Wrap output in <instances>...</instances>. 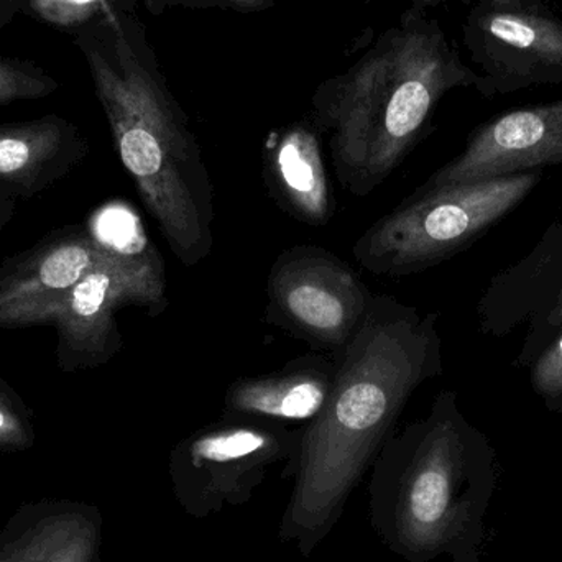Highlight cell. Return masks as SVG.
<instances>
[{
    "mask_svg": "<svg viewBox=\"0 0 562 562\" xmlns=\"http://www.w3.org/2000/svg\"><path fill=\"white\" fill-rule=\"evenodd\" d=\"M333 360L329 400L301 426L290 472L294 491L280 524L281 540L303 557L336 527L350 492L395 431L413 393L441 375L438 314L375 294L362 326Z\"/></svg>",
    "mask_w": 562,
    "mask_h": 562,
    "instance_id": "6da1fadb",
    "label": "cell"
},
{
    "mask_svg": "<svg viewBox=\"0 0 562 562\" xmlns=\"http://www.w3.org/2000/svg\"><path fill=\"white\" fill-rule=\"evenodd\" d=\"M119 158L187 269L214 247V190L190 119L171 92L134 2L72 32Z\"/></svg>",
    "mask_w": 562,
    "mask_h": 562,
    "instance_id": "7a4b0ae2",
    "label": "cell"
},
{
    "mask_svg": "<svg viewBox=\"0 0 562 562\" xmlns=\"http://www.w3.org/2000/svg\"><path fill=\"white\" fill-rule=\"evenodd\" d=\"M477 72L428 10L409 7L395 25L311 98V124L327 135L337 180L356 196L375 191L425 134L448 92Z\"/></svg>",
    "mask_w": 562,
    "mask_h": 562,
    "instance_id": "3957f363",
    "label": "cell"
},
{
    "mask_svg": "<svg viewBox=\"0 0 562 562\" xmlns=\"http://www.w3.org/2000/svg\"><path fill=\"white\" fill-rule=\"evenodd\" d=\"M494 487V454L445 390L419 422L393 431L370 479V520L383 543L409 562L451 554L474 562Z\"/></svg>",
    "mask_w": 562,
    "mask_h": 562,
    "instance_id": "277c9868",
    "label": "cell"
},
{
    "mask_svg": "<svg viewBox=\"0 0 562 562\" xmlns=\"http://www.w3.org/2000/svg\"><path fill=\"white\" fill-rule=\"evenodd\" d=\"M538 183L540 173L531 170L419 188L357 239L353 259L373 276L405 277L431 269L474 244Z\"/></svg>",
    "mask_w": 562,
    "mask_h": 562,
    "instance_id": "5b68a950",
    "label": "cell"
},
{
    "mask_svg": "<svg viewBox=\"0 0 562 562\" xmlns=\"http://www.w3.org/2000/svg\"><path fill=\"white\" fill-rule=\"evenodd\" d=\"M301 428L256 416L224 415L175 446L170 477L187 514L203 518L252 501L270 472L290 477Z\"/></svg>",
    "mask_w": 562,
    "mask_h": 562,
    "instance_id": "8992f818",
    "label": "cell"
},
{
    "mask_svg": "<svg viewBox=\"0 0 562 562\" xmlns=\"http://www.w3.org/2000/svg\"><path fill=\"white\" fill-rule=\"evenodd\" d=\"M373 296L336 254L301 244L283 250L270 269L266 321L314 349L334 353L356 336Z\"/></svg>",
    "mask_w": 562,
    "mask_h": 562,
    "instance_id": "52a82bcc",
    "label": "cell"
},
{
    "mask_svg": "<svg viewBox=\"0 0 562 562\" xmlns=\"http://www.w3.org/2000/svg\"><path fill=\"white\" fill-rule=\"evenodd\" d=\"M140 306L158 314L167 307L164 260L148 244L109 246L98 266L55 307L46 323L55 324L59 350L82 363L105 362L119 347L115 313Z\"/></svg>",
    "mask_w": 562,
    "mask_h": 562,
    "instance_id": "ba28073f",
    "label": "cell"
},
{
    "mask_svg": "<svg viewBox=\"0 0 562 562\" xmlns=\"http://www.w3.org/2000/svg\"><path fill=\"white\" fill-rule=\"evenodd\" d=\"M462 40L484 98L562 85V22L551 9L474 3Z\"/></svg>",
    "mask_w": 562,
    "mask_h": 562,
    "instance_id": "9c48e42d",
    "label": "cell"
},
{
    "mask_svg": "<svg viewBox=\"0 0 562 562\" xmlns=\"http://www.w3.org/2000/svg\"><path fill=\"white\" fill-rule=\"evenodd\" d=\"M562 164V99L512 109L479 125L464 151L422 188L474 183Z\"/></svg>",
    "mask_w": 562,
    "mask_h": 562,
    "instance_id": "30bf717a",
    "label": "cell"
},
{
    "mask_svg": "<svg viewBox=\"0 0 562 562\" xmlns=\"http://www.w3.org/2000/svg\"><path fill=\"white\" fill-rule=\"evenodd\" d=\"M109 244L79 231L26 254L0 277V326L46 324L49 314L108 252Z\"/></svg>",
    "mask_w": 562,
    "mask_h": 562,
    "instance_id": "8fae6325",
    "label": "cell"
},
{
    "mask_svg": "<svg viewBox=\"0 0 562 562\" xmlns=\"http://www.w3.org/2000/svg\"><path fill=\"white\" fill-rule=\"evenodd\" d=\"M102 515L94 505L42 501L0 528V562H101Z\"/></svg>",
    "mask_w": 562,
    "mask_h": 562,
    "instance_id": "7c38bea8",
    "label": "cell"
},
{
    "mask_svg": "<svg viewBox=\"0 0 562 562\" xmlns=\"http://www.w3.org/2000/svg\"><path fill=\"white\" fill-rule=\"evenodd\" d=\"M263 168L270 194L288 216L313 227L333 220L319 132L311 122L272 132L263 147Z\"/></svg>",
    "mask_w": 562,
    "mask_h": 562,
    "instance_id": "4fadbf2b",
    "label": "cell"
},
{
    "mask_svg": "<svg viewBox=\"0 0 562 562\" xmlns=\"http://www.w3.org/2000/svg\"><path fill=\"white\" fill-rule=\"evenodd\" d=\"M88 154L79 128L59 115L0 125V184L32 198Z\"/></svg>",
    "mask_w": 562,
    "mask_h": 562,
    "instance_id": "5bb4252c",
    "label": "cell"
},
{
    "mask_svg": "<svg viewBox=\"0 0 562 562\" xmlns=\"http://www.w3.org/2000/svg\"><path fill=\"white\" fill-rule=\"evenodd\" d=\"M334 375L333 357H297L277 372L231 383L224 396V413L306 425L329 400Z\"/></svg>",
    "mask_w": 562,
    "mask_h": 562,
    "instance_id": "9a60e30c",
    "label": "cell"
},
{
    "mask_svg": "<svg viewBox=\"0 0 562 562\" xmlns=\"http://www.w3.org/2000/svg\"><path fill=\"white\" fill-rule=\"evenodd\" d=\"M58 88V81L36 63L0 56V105L43 99Z\"/></svg>",
    "mask_w": 562,
    "mask_h": 562,
    "instance_id": "2e32d148",
    "label": "cell"
},
{
    "mask_svg": "<svg viewBox=\"0 0 562 562\" xmlns=\"http://www.w3.org/2000/svg\"><path fill=\"white\" fill-rule=\"evenodd\" d=\"M127 2L132 0H26L25 10L49 25L75 32L78 26L102 15L112 7Z\"/></svg>",
    "mask_w": 562,
    "mask_h": 562,
    "instance_id": "e0dca14e",
    "label": "cell"
},
{
    "mask_svg": "<svg viewBox=\"0 0 562 562\" xmlns=\"http://www.w3.org/2000/svg\"><path fill=\"white\" fill-rule=\"evenodd\" d=\"M151 15H160L170 9L210 10L257 13L272 9L277 0H142Z\"/></svg>",
    "mask_w": 562,
    "mask_h": 562,
    "instance_id": "ac0fdd59",
    "label": "cell"
},
{
    "mask_svg": "<svg viewBox=\"0 0 562 562\" xmlns=\"http://www.w3.org/2000/svg\"><path fill=\"white\" fill-rule=\"evenodd\" d=\"M531 382L548 402L562 398V336L541 353L531 372Z\"/></svg>",
    "mask_w": 562,
    "mask_h": 562,
    "instance_id": "d6986e66",
    "label": "cell"
},
{
    "mask_svg": "<svg viewBox=\"0 0 562 562\" xmlns=\"http://www.w3.org/2000/svg\"><path fill=\"white\" fill-rule=\"evenodd\" d=\"M33 442L29 423L0 398V448L25 449Z\"/></svg>",
    "mask_w": 562,
    "mask_h": 562,
    "instance_id": "ffe728a7",
    "label": "cell"
},
{
    "mask_svg": "<svg viewBox=\"0 0 562 562\" xmlns=\"http://www.w3.org/2000/svg\"><path fill=\"white\" fill-rule=\"evenodd\" d=\"M487 3L497 7H521V9H550V0H469V5Z\"/></svg>",
    "mask_w": 562,
    "mask_h": 562,
    "instance_id": "44dd1931",
    "label": "cell"
},
{
    "mask_svg": "<svg viewBox=\"0 0 562 562\" xmlns=\"http://www.w3.org/2000/svg\"><path fill=\"white\" fill-rule=\"evenodd\" d=\"M26 0H0V26L5 25L15 12L25 9Z\"/></svg>",
    "mask_w": 562,
    "mask_h": 562,
    "instance_id": "7402d4cb",
    "label": "cell"
},
{
    "mask_svg": "<svg viewBox=\"0 0 562 562\" xmlns=\"http://www.w3.org/2000/svg\"><path fill=\"white\" fill-rule=\"evenodd\" d=\"M547 323L550 324L551 327L562 326V290L560 294H558L557 301H554L553 310L548 314Z\"/></svg>",
    "mask_w": 562,
    "mask_h": 562,
    "instance_id": "603a6c76",
    "label": "cell"
},
{
    "mask_svg": "<svg viewBox=\"0 0 562 562\" xmlns=\"http://www.w3.org/2000/svg\"><path fill=\"white\" fill-rule=\"evenodd\" d=\"M412 3V7H418V9L429 10L436 9V7H441L442 3L448 2V0H408Z\"/></svg>",
    "mask_w": 562,
    "mask_h": 562,
    "instance_id": "cb8c5ba5",
    "label": "cell"
},
{
    "mask_svg": "<svg viewBox=\"0 0 562 562\" xmlns=\"http://www.w3.org/2000/svg\"><path fill=\"white\" fill-rule=\"evenodd\" d=\"M465 3H469V0H464Z\"/></svg>",
    "mask_w": 562,
    "mask_h": 562,
    "instance_id": "d4e9b609",
    "label": "cell"
}]
</instances>
